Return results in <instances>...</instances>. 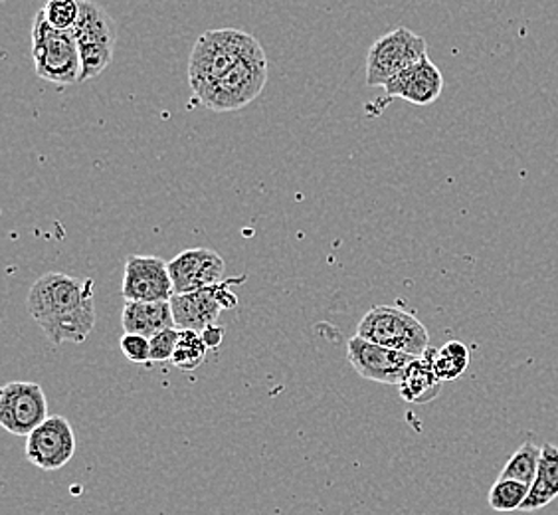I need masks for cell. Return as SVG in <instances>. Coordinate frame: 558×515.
<instances>
[{
  "mask_svg": "<svg viewBox=\"0 0 558 515\" xmlns=\"http://www.w3.org/2000/svg\"><path fill=\"white\" fill-rule=\"evenodd\" d=\"M94 282L65 274H46L36 279L26 308L34 322L54 345L84 344L96 327Z\"/></svg>",
  "mask_w": 558,
  "mask_h": 515,
  "instance_id": "cell-1",
  "label": "cell"
},
{
  "mask_svg": "<svg viewBox=\"0 0 558 515\" xmlns=\"http://www.w3.org/2000/svg\"><path fill=\"white\" fill-rule=\"evenodd\" d=\"M347 359L354 371L366 381L398 386L414 357L366 342L363 337L354 335L353 339H349L347 344Z\"/></svg>",
  "mask_w": 558,
  "mask_h": 515,
  "instance_id": "cell-10",
  "label": "cell"
},
{
  "mask_svg": "<svg viewBox=\"0 0 558 515\" xmlns=\"http://www.w3.org/2000/svg\"><path fill=\"white\" fill-rule=\"evenodd\" d=\"M558 498V448L555 444H545L541 462H538L535 482L531 483V490L526 495L525 504L521 512H535L550 504Z\"/></svg>",
  "mask_w": 558,
  "mask_h": 515,
  "instance_id": "cell-17",
  "label": "cell"
},
{
  "mask_svg": "<svg viewBox=\"0 0 558 515\" xmlns=\"http://www.w3.org/2000/svg\"><path fill=\"white\" fill-rule=\"evenodd\" d=\"M26 460L46 472L64 468L74 458L75 434L68 419L54 415L44 420L33 434L26 436Z\"/></svg>",
  "mask_w": 558,
  "mask_h": 515,
  "instance_id": "cell-9",
  "label": "cell"
},
{
  "mask_svg": "<svg viewBox=\"0 0 558 515\" xmlns=\"http://www.w3.org/2000/svg\"><path fill=\"white\" fill-rule=\"evenodd\" d=\"M48 419V400L43 386L12 381L0 391V424L14 436H28Z\"/></svg>",
  "mask_w": 558,
  "mask_h": 515,
  "instance_id": "cell-8",
  "label": "cell"
},
{
  "mask_svg": "<svg viewBox=\"0 0 558 515\" xmlns=\"http://www.w3.org/2000/svg\"><path fill=\"white\" fill-rule=\"evenodd\" d=\"M121 294L128 301H171L174 288L169 262L157 256L128 258Z\"/></svg>",
  "mask_w": 558,
  "mask_h": 515,
  "instance_id": "cell-11",
  "label": "cell"
},
{
  "mask_svg": "<svg viewBox=\"0 0 558 515\" xmlns=\"http://www.w3.org/2000/svg\"><path fill=\"white\" fill-rule=\"evenodd\" d=\"M119 345L131 363H150V342L147 337L135 335V333H123Z\"/></svg>",
  "mask_w": 558,
  "mask_h": 515,
  "instance_id": "cell-24",
  "label": "cell"
},
{
  "mask_svg": "<svg viewBox=\"0 0 558 515\" xmlns=\"http://www.w3.org/2000/svg\"><path fill=\"white\" fill-rule=\"evenodd\" d=\"M385 92L390 97H400L414 106H429L444 92V75L440 68L426 56L424 60L392 77L385 86Z\"/></svg>",
  "mask_w": 558,
  "mask_h": 515,
  "instance_id": "cell-13",
  "label": "cell"
},
{
  "mask_svg": "<svg viewBox=\"0 0 558 515\" xmlns=\"http://www.w3.org/2000/svg\"><path fill=\"white\" fill-rule=\"evenodd\" d=\"M543 448L533 441H526L517 448L515 454L507 460L499 478L504 480H515V482L531 483L535 482L537 476L538 462H541Z\"/></svg>",
  "mask_w": 558,
  "mask_h": 515,
  "instance_id": "cell-19",
  "label": "cell"
},
{
  "mask_svg": "<svg viewBox=\"0 0 558 515\" xmlns=\"http://www.w3.org/2000/svg\"><path fill=\"white\" fill-rule=\"evenodd\" d=\"M206 351H208V347L203 342L201 333L181 330L179 344H177V349H174V355H172L171 363L177 369L191 373V371L198 369V367L205 363Z\"/></svg>",
  "mask_w": 558,
  "mask_h": 515,
  "instance_id": "cell-21",
  "label": "cell"
},
{
  "mask_svg": "<svg viewBox=\"0 0 558 515\" xmlns=\"http://www.w3.org/2000/svg\"><path fill=\"white\" fill-rule=\"evenodd\" d=\"M441 379L436 375L432 361L426 355L414 357L398 383V393L410 405H428L438 398Z\"/></svg>",
  "mask_w": 558,
  "mask_h": 515,
  "instance_id": "cell-16",
  "label": "cell"
},
{
  "mask_svg": "<svg viewBox=\"0 0 558 515\" xmlns=\"http://www.w3.org/2000/svg\"><path fill=\"white\" fill-rule=\"evenodd\" d=\"M268 56L259 46L244 56L230 72H226L215 84L201 89L194 97L213 111H236L246 108L262 94L268 82Z\"/></svg>",
  "mask_w": 558,
  "mask_h": 515,
  "instance_id": "cell-3",
  "label": "cell"
},
{
  "mask_svg": "<svg viewBox=\"0 0 558 515\" xmlns=\"http://www.w3.org/2000/svg\"><path fill=\"white\" fill-rule=\"evenodd\" d=\"M225 260L210 248H189L169 262L174 294H193L225 282Z\"/></svg>",
  "mask_w": 558,
  "mask_h": 515,
  "instance_id": "cell-12",
  "label": "cell"
},
{
  "mask_svg": "<svg viewBox=\"0 0 558 515\" xmlns=\"http://www.w3.org/2000/svg\"><path fill=\"white\" fill-rule=\"evenodd\" d=\"M44 21L56 31H74L80 21V0H46L43 7Z\"/></svg>",
  "mask_w": 558,
  "mask_h": 515,
  "instance_id": "cell-22",
  "label": "cell"
},
{
  "mask_svg": "<svg viewBox=\"0 0 558 515\" xmlns=\"http://www.w3.org/2000/svg\"><path fill=\"white\" fill-rule=\"evenodd\" d=\"M356 335L366 342L383 345L400 354L422 357L429 349L428 330L416 315L395 306H376L356 327Z\"/></svg>",
  "mask_w": 558,
  "mask_h": 515,
  "instance_id": "cell-5",
  "label": "cell"
},
{
  "mask_svg": "<svg viewBox=\"0 0 558 515\" xmlns=\"http://www.w3.org/2000/svg\"><path fill=\"white\" fill-rule=\"evenodd\" d=\"M531 486L526 483L515 482V480H504L499 478L489 490V507L501 514L517 512L525 504L526 495H529Z\"/></svg>",
  "mask_w": 558,
  "mask_h": 515,
  "instance_id": "cell-20",
  "label": "cell"
},
{
  "mask_svg": "<svg viewBox=\"0 0 558 515\" xmlns=\"http://www.w3.org/2000/svg\"><path fill=\"white\" fill-rule=\"evenodd\" d=\"M201 337L205 342L208 349H216L218 345L222 344V337H225V327H218V325H208L205 332H201Z\"/></svg>",
  "mask_w": 558,
  "mask_h": 515,
  "instance_id": "cell-25",
  "label": "cell"
},
{
  "mask_svg": "<svg viewBox=\"0 0 558 515\" xmlns=\"http://www.w3.org/2000/svg\"><path fill=\"white\" fill-rule=\"evenodd\" d=\"M33 62L38 77L56 86H72L82 77V58L72 31H56L43 12L33 24Z\"/></svg>",
  "mask_w": 558,
  "mask_h": 515,
  "instance_id": "cell-4",
  "label": "cell"
},
{
  "mask_svg": "<svg viewBox=\"0 0 558 515\" xmlns=\"http://www.w3.org/2000/svg\"><path fill=\"white\" fill-rule=\"evenodd\" d=\"M80 21L74 26L75 40L82 58V77L80 82L94 80L111 64L118 24L108 11L94 0H80Z\"/></svg>",
  "mask_w": 558,
  "mask_h": 515,
  "instance_id": "cell-6",
  "label": "cell"
},
{
  "mask_svg": "<svg viewBox=\"0 0 558 515\" xmlns=\"http://www.w3.org/2000/svg\"><path fill=\"white\" fill-rule=\"evenodd\" d=\"M426 56V40L404 26L380 36L366 56V86H387L392 77Z\"/></svg>",
  "mask_w": 558,
  "mask_h": 515,
  "instance_id": "cell-7",
  "label": "cell"
},
{
  "mask_svg": "<svg viewBox=\"0 0 558 515\" xmlns=\"http://www.w3.org/2000/svg\"><path fill=\"white\" fill-rule=\"evenodd\" d=\"M220 290L222 282L193 294H174L171 298V310L177 330L201 333L208 325H215L218 315L225 310Z\"/></svg>",
  "mask_w": 558,
  "mask_h": 515,
  "instance_id": "cell-14",
  "label": "cell"
},
{
  "mask_svg": "<svg viewBox=\"0 0 558 515\" xmlns=\"http://www.w3.org/2000/svg\"><path fill=\"white\" fill-rule=\"evenodd\" d=\"M426 357L432 361L436 375L444 381H456L465 373L470 366V349L462 342H448L441 345L440 349L426 351Z\"/></svg>",
  "mask_w": 558,
  "mask_h": 515,
  "instance_id": "cell-18",
  "label": "cell"
},
{
  "mask_svg": "<svg viewBox=\"0 0 558 515\" xmlns=\"http://www.w3.org/2000/svg\"><path fill=\"white\" fill-rule=\"evenodd\" d=\"M262 44L252 34L238 28H220L201 34L194 43L189 60V84L193 94L215 84L230 72L244 56L254 52Z\"/></svg>",
  "mask_w": 558,
  "mask_h": 515,
  "instance_id": "cell-2",
  "label": "cell"
},
{
  "mask_svg": "<svg viewBox=\"0 0 558 515\" xmlns=\"http://www.w3.org/2000/svg\"><path fill=\"white\" fill-rule=\"evenodd\" d=\"M123 332L143 337H155L157 333L174 327L171 301H125L121 312Z\"/></svg>",
  "mask_w": 558,
  "mask_h": 515,
  "instance_id": "cell-15",
  "label": "cell"
},
{
  "mask_svg": "<svg viewBox=\"0 0 558 515\" xmlns=\"http://www.w3.org/2000/svg\"><path fill=\"white\" fill-rule=\"evenodd\" d=\"M179 335H181V330L171 327V330H165V332L157 333L155 337H150V361L153 363L171 361L177 344H179Z\"/></svg>",
  "mask_w": 558,
  "mask_h": 515,
  "instance_id": "cell-23",
  "label": "cell"
}]
</instances>
